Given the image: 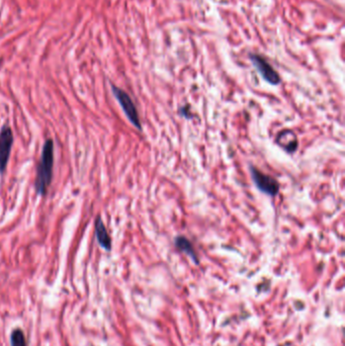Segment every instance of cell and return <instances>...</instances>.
Returning a JSON list of instances; mask_svg holds the SVG:
<instances>
[{
    "label": "cell",
    "instance_id": "cell-1",
    "mask_svg": "<svg viewBox=\"0 0 345 346\" xmlns=\"http://www.w3.org/2000/svg\"><path fill=\"white\" fill-rule=\"evenodd\" d=\"M54 167V142L52 139H47L41 155V159L37 169V177L35 188L40 196H45L48 192Z\"/></svg>",
    "mask_w": 345,
    "mask_h": 346
},
{
    "label": "cell",
    "instance_id": "cell-2",
    "mask_svg": "<svg viewBox=\"0 0 345 346\" xmlns=\"http://www.w3.org/2000/svg\"><path fill=\"white\" fill-rule=\"evenodd\" d=\"M111 90H112L114 98L120 103L123 111L125 112L126 117L131 122V124L135 128H137L139 131H142V125H141L139 112H138V109H137L133 99H131V97L125 90H123L122 88H120V87H118L113 84L111 85Z\"/></svg>",
    "mask_w": 345,
    "mask_h": 346
},
{
    "label": "cell",
    "instance_id": "cell-3",
    "mask_svg": "<svg viewBox=\"0 0 345 346\" xmlns=\"http://www.w3.org/2000/svg\"><path fill=\"white\" fill-rule=\"evenodd\" d=\"M249 172L253 183L259 192L269 197H275L280 193L281 184L274 177L263 173L253 165L249 166Z\"/></svg>",
    "mask_w": 345,
    "mask_h": 346
},
{
    "label": "cell",
    "instance_id": "cell-4",
    "mask_svg": "<svg viewBox=\"0 0 345 346\" xmlns=\"http://www.w3.org/2000/svg\"><path fill=\"white\" fill-rule=\"evenodd\" d=\"M250 60L255 69L267 83L271 85H279L281 83L282 80L280 74L263 57L256 54H251Z\"/></svg>",
    "mask_w": 345,
    "mask_h": 346
},
{
    "label": "cell",
    "instance_id": "cell-5",
    "mask_svg": "<svg viewBox=\"0 0 345 346\" xmlns=\"http://www.w3.org/2000/svg\"><path fill=\"white\" fill-rule=\"evenodd\" d=\"M13 144V133L8 125H4L0 130V174H2L9 160Z\"/></svg>",
    "mask_w": 345,
    "mask_h": 346
},
{
    "label": "cell",
    "instance_id": "cell-6",
    "mask_svg": "<svg viewBox=\"0 0 345 346\" xmlns=\"http://www.w3.org/2000/svg\"><path fill=\"white\" fill-rule=\"evenodd\" d=\"M95 230H96V237L99 245L106 251L111 250V238L106 230V227L101 219L100 216H98L95 223Z\"/></svg>",
    "mask_w": 345,
    "mask_h": 346
},
{
    "label": "cell",
    "instance_id": "cell-7",
    "mask_svg": "<svg viewBox=\"0 0 345 346\" xmlns=\"http://www.w3.org/2000/svg\"><path fill=\"white\" fill-rule=\"evenodd\" d=\"M277 143L289 153H294L297 148V139L292 131H284L279 134Z\"/></svg>",
    "mask_w": 345,
    "mask_h": 346
},
{
    "label": "cell",
    "instance_id": "cell-8",
    "mask_svg": "<svg viewBox=\"0 0 345 346\" xmlns=\"http://www.w3.org/2000/svg\"><path fill=\"white\" fill-rule=\"evenodd\" d=\"M174 245L179 251H181L185 254H187L196 263L198 262L195 248L193 246L192 242L186 236H177V237H175V239H174Z\"/></svg>",
    "mask_w": 345,
    "mask_h": 346
},
{
    "label": "cell",
    "instance_id": "cell-9",
    "mask_svg": "<svg viewBox=\"0 0 345 346\" xmlns=\"http://www.w3.org/2000/svg\"><path fill=\"white\" fill-rule=\"evenodd\" d=\"M10 345L27 346V340L20 329H14L10 335Z\"/></svg>",
    "mask_w": 345,
    "mask_h": 346
},
{
    "label": "cell",
    "instance_id": "cell-10",
    "mask_svg": "<svg viewBox=\"0 0 345 346\" xmlns=\"http://www.w3.org/2000/svg\"><path fill=\"white\" fill-rule=\"evenodd\" d=\"M179 112H180L181 116H183L185 118H190V117H191V113H190V111H189V108H187V107H181V108L179 109Z\"/></svg>",
    "mask_w": 345,
    "mask_h": 346
}]
</instances>
